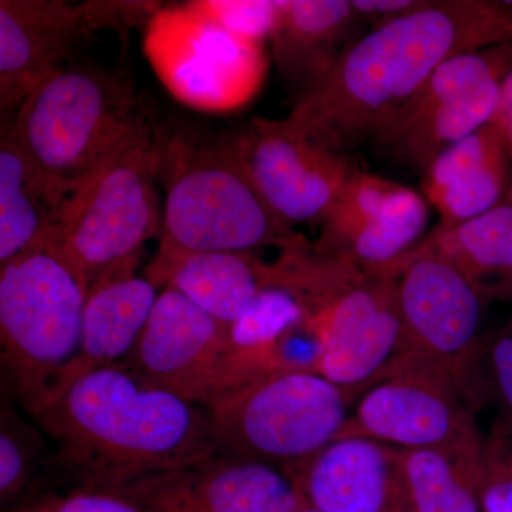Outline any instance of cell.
Here are the masks:
<instances>
[{"instance_id": "obj_8", "label": "cell", "mask_w": 512, "mask_h": 512, "mask_svg": "<svg viewBox=\"0 0 512 512\" xmlns=\"http://www.w3.org/2000/svg\"><path fill=\"white\" fill-rule=\"evenodd\" d=\"M87 295L50 248L0 266V356L5 392L35 417L76 355Z\"/></svg>"}, {"instance_id": "obj_23", "label": "cell", "mask_w": 512, "mask_h": 512, "mask_svg": "<svg viewBox=\"0 0 512 512\" xmlns=\"http://www.w3.org/2000/svg\"><path fill=\"white\" fill-rule=\"evenodd\" d=\"M66 198L20 147L12 120H2L0 266L49 245Z\"/></svg>"}, {"instance_id": "obj_31", "label": "cell", "mask_w": 512, "mask_h": 512, "mask_svg": "<svg viewBox=\"0 0 512 512\" xmlns=\"http://www.w3.org/2000/svg\"><path fill=\"white\" fill-rule=\"evenodd\" d=\"M427 0H352L353 8L366 25L375 26L416 12Z\"/></svg>"}, {"instance_id": "obj_7", "label": "cell", "mask_w": 512, "mask_h": 512, "mask_svg": "<svg viewBox=\"0 0 512 512\" xmlns=\"http://www.w3.org/2000/svg\"><path fill=\"white\" fill-rule=\"evenodd\" d=\"M357 400L318 372L286 369L235 384L204 410L218 453L292 474L338 439Z\"/></svg>"}, {"instance_id": "obj_22", "label": "cell", "mask_w": 512, "mask_h": 512, "mask_svg": "<svg viewBox=\"0 0 512 512\" xmlns=\"http://www.w3.org/2000/svg\"><path fill=\"white\" fill-rule=\"evenodd\" d=\"M157 289L146 276L133 275L101 286L89 295L76 355L60 373L46 406L80 377L120 365L130 355L153 311Z\"/></svg>"}, {"instance_id": "obj_11", "label": "cell", "mask_w": 512, "mask_h": 512, "mask_svg": "<svg viewBox=\"0 0 512 512\" xmlns=\"http://www.w3.org/2000/svg\"><path fill=\"white\" fill-rule=\"evenodd\" d=\"M512 64V43L453 57L390 117L370 143L423 173L446 148L493 120Z\"/></svg>"}, {"instance_id": "obj_33", "label": "cell", "mask_w": 512, "mask_h": 512, "mask_svg": "<svg viewBox=\"0 0 512 512\" xmlns=\"http://www.w3.org/2000/svg\"><path fill=\"white\" fill-rule=\"evenodd\" d=\"M293 512H323L320 510H316V508L311 507V505L303 503L301 507L296 508Z\"/></svg>"}, {"instance_id": "obj_29", "label": "cell", "mask_w": 512, "mask_h": 512, "mask_svg": "<svg viewBox=\"0 0 512 512\" xmlns=\"http://www.w3.org/2000/svg\"><path fill=\"white\" fill-rule=\"evenodd\" d=\"M481 386L484 406L493 404L495 420L512 430V316L500 329L485 335Z\"/></svg>"}, {"instance_id": "obj_17", "label": "cell", "mask_w": 512, "mask_h": 512, "mask_svg": "<svg viewBox=\"0 0 512 512\" xmlns=\"http://www.w3.org/2000/svg\"><path fill=\"white\" fill-rule=\"evenodd\" d=\"M99 32L92 5L60 0L0 2V109L15 117L36 87L55 76L84 40Z\"/></svg>"}, {"instance_id": "obj_14", "label": "cell", "mask_w": 512, "mask_h": 512, "mask_svg": "<svg viewBox=\"0 0 512 512\" xmlns=\"http://www.w3.org/2000/svg\"><path fill=\"white\" fill-rule=\"evenodd\" d=\"M242 163L261 197L291 227H319L357 167L291 120L252 117L234 130Z\"/></svg>"}, {"instance_id": "obj_3", "label": "cell", "mask_w": 512, "mask_h": 512, "mask_svg": "<svg viewBox=\"0 0 512 512\" xmlns=\"http://www.w3.org/2000/svg\"><path fill=\"white\" fill-rule=\"evenodd\" d=\"M165 204L156 258L205 251L305 247L308 239L261 197L235 143L234 130L161 131Z\"/></svg>"}, {"instance_id": "obj_5", "label": "cell", "mask_w": 512, "mask_h": 512, "mask_svg": "<svg viewBox=\"0 0 512 512\" xmlns=\"http://www.w3.org/2000/svg\"><path fill=\"white\" fill-rule=\"evenodd\" d=\"M284 274L308 311V330L319 345L316 372L362 396L402 343L392 272L362 268L311 245L286 252Z\"/></svg>"}, {"instance_id": "obj_13", "label": "cell", "mask_w": 512, "mask_h": 512, "mask_svg": "<svg viewBox=\"0 0 512 512\" xmlns=\"http://www.w3.org/2000/svg\"><path fill=\"white\" fill-rule=\"evenodd\" d=\"M120 365L202 409L247 380L227 326L171 288L158 293L136 346Z\"/></svg>"}, {"instance_id": "obj_18", "label": "cell", "mask_w": 512, "mask_h": 512, "mask_svg": "<svg viewBox=\"0 0 512 512\" xmlns=\"http://www.w3.org/2000/svg\"><path fill=\"white\" fill-rule=\"evenodd\" d=\"M402 450L365 439H336L289 476L303 503L323 512H397Z\"/></svg>"}, {"instance_id": "obj_2", "label": "cell", "mask_w": 512, "mask_h": 512, "mask_svg": "<svg viewBox=\"0 0 512 512\" xmlns=\"http://www.w3.org/2000/svg\"><path fill=\"white\" fill-rule=\"evenodd\" d=\"M32 419L55 444L60 493L123 490L218 453L202 407L123 365L80 377Z\"/></svg>"}, {"instance_id": "obj_16", "label": "cell", "mask_w": 512, "mask_h": 512, "mask_svg": "<svg viewBox=\"0 0 512 512\" xmlns=\"http://www.w3.org/2000/svg\"><path fill=\"white\" fill-rule=\"evenodd\" d=\"M119 491L157 512H293L303 504L281 468L222 453Z\"/></svg>"}, {"instance_id": "obj_4", "label": "cell", "mask_w": 512, "mask_h": 512, "mask_svg": "<svg viewBox=\"0 0 512 512\" xmlns=\"http://www.w3.org/2000/svg\"><path fill=\"white\" fill-rule=\"evenodd\" d=\"M10 120L20 147L66 197L156 128L126 79L89 66L64 67Z\"/></svg>"}, {"instance_id": "obj_27", "label": "cell", "mask_w": 512, "mask_h": 512, "mask_svg": "<svg viewBox=\"0 0 512 512\" xmlns=\"http://www.w3.org/2000/svg\"><path fill=\"white\" fill-rule=\"evenodd\" d=\"M477 494L481 512H512V430L497 420L481 434Z\"/></svg>"}, {"instance_id": "obj_6", "label": "cell", "mask_w": 512, "mask_h": 512, "mask_svg": "<svg viewBox=\"0 0 512 512\" xmlns=\"http://www.w3.org/2000/svg\"><path fill=\"white\" fill-rule=\"evenodd\" d=\"M160 163L161 131L154 128L67 195L47 248L79 279L87 298L136 275L144 245L161 235Z\"/></svg>"}, {"instance_id": "obj_19", "label": "cell", "mask_w": 512, "mask_h": 512, "mask_svg": "<svg viewBox=\"0 0 512 512\" xmlns=\"http://www.w3.org/2000/svg\"><path fill=\"white\" fill-rule=\"evenodd\" d=\"M423 195L441 225L471 220L512 191V146L494 119L446 148L421 173Z\"/></svg>"}, {"instance_id": "obj_15", "label": "cell", "mask_w": 512, "mask_h": 512, "mask_svg": "<svg viewBox=\"0 0 512 512\" xmlns=\"http://www.w3.org/2000/svg\"><path fill=\"white\" fill-rule=\"evenodd\" d=\"M429 205L413 188L356 168L313 248L362 268H387L429 234Z\"/></svg>"}, {"instance_id": "obj_9", "label": "cell", "mask_w": 512, "mask_h": 512, "mask_svg": "<svg viewBox=\"0 0 512 512\" xmlns=\"http://www.w3.org/2000/svg\"><path fill=\"white\" fill-rule=\"evenodd\" d=\"M383 269H389L396 282L402 320L397 355L440 367L474 413L483 409L481 323L487 301L456 266L421 242Z\"/></svg>"}, {"instance_id": "obj_28", "label": "cell", "mask_w": 512, "mask_h": 512, "mask_svg": "<svg viewBox=\"0 0 512 512\" xmlns=\"http://www.w3.org/2000/svg\"><path fill=\"white\" fill-rule=\"evenodd\" d=\"M184 5L232 36L265 45L275 26L279 0H194Z\"/></svg>"}, {"instance_id": "obj_24", "label": "cell", "mask_w": 512, "mask_h": 512, "mask_svg": "<svg viewBox=\"0 0 512 512\" xmlns=\"http://www.w3.org/2000/svg\"><path fill=\"white\" fill-rule=\"evenodd\" d=\"M421 244L456 266L485 301L512 299V191L476 218L437 225Z\"/></svg>"}, {"instance_id": "obj_21", "label": "cell", "mask_w": 512, "mask_h": 512, "mask_svg": "<svg viewBox=\"0 0 512 512\" xmlns=\"http://www.w3.org/2000/svg\"><path fill=\"white\" fill-rule=\"evenodd\" d=\"M271 275V262L258 258L254 251L154 256L146 271V278L157 288L175 289L227 328L271 284Z\"/></svg>"}, {"instance_id": "obj_25", "label": "cell", "mask_w": 512, "mask_h": 512, "mask_svg": "<svg viewBox=\"0 0 512 512\" xmlns=\"http://www.w3.org/2000/svg\"><path fill=\"white\" fill-rule=\"evenodd\" d=\"M481 434L453 446L402 450L397 512H481Z\"/></svg>"}, {"instance_id": "obj_12", "label": "cell", "mask_w": 512, "mask_h": 512, "mask_svg": "<svg viewBox=\"0 0 512 512\" xmlns=\"http://www.w3.org/2000/svg\"><path fill=\"white\" fill-rule=\"evenodd\" d=\"M480 436L476 413L440 367L397 355L357 400L342 433L399 448L453 446Z\"/></svg>"}, {"instance_id": "obj_10", "label": "cell", "mask_w": 512, "mask_h": 512, "mask_svg": "<svg viewBox=\"0 0 512 512\" xmlns=\"http://www.w3.org/2000/svg\"><path fill=\"white\" fill-rule=\"evenodd\" d=\"M143 47L165 89L185 106L208 113L247 106L268 73L265 45L232 36L184 3L161 6L151 16Z\"/></svg>"}, {"instance_id": "obj_30", "label": "cell", "mask_w": 512, "mask_h": 512, "mask_svg": "<svg viewBox=\"0 0 512 512\" xmlns=\"http://www.w3.org/2000/svg\"><path fill=\"white\" fill-rule=\"evenodd\" d=\"M12 512H157L120 491L72 490Z\"/></svg>"}, {"instance_id": "obj_20", "label": "cell", "mask_w": 512, "mask_h": 512, "mask_svg": "<svg viewBox=\"0 0 512 512\" xmlns=\"http://www.w3.org/2000/svg\"><path fill=\"white\" fill-rule=\"evenodd\" d=\"M365 25L352 0H279L268 43L293 99L325 79Z\"/></svg>"}, {"instance_id": "obj_1", "label": "cell", "mask_w": 512, "mask_h": 512, "mask_svg": "<svg viewBox=\"0 0 512 512\" xmlns=\"http://www.w3.org/2000/svg\"><path fill=\"white\" fill-rule=\"evenodd\" d=\"M512 43V2L427 0L416 12L363 33L288 119L349 156L453 57Z\"/></svg>"}, {"instance_id": "obj_26", "label": "cell", "mask_w": 512, "mask_h": 512, "mask_svg": "<svg viewBox=\"0 0 512 512\" xmlns=\"http://www.w3.org/2000/svg\"><path fill=\"white\" fill-rule=\"evenodd\" d=\"M39 426L3 390L0 406V507L12 512L60 494L55 457Z\"/></svg>"}, {"instance_id": "obj_32", "label": "cell", "mask_w": 512, "mask_h": 512, "mask_svg": "<svg viewBox=\"0 0 512 512\" xmlns=\"http://www.w3.org/2000/svg\"><path fill=\"white\" fill-rule=\"evenodd\" d=\"M493 119L503 128L505 136L512 146V64L505 74L503 87H501L500 104L495 111Z\"/></svg>"}]
</instances>
